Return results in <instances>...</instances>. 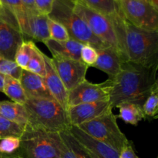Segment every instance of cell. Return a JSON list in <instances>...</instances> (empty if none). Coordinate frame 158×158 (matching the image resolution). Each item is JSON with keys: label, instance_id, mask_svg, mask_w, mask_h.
Listing matches in <instances>:
<instances>
[{"label": "cell", "instance_id": "cell-1", "mask_svg": "<svg viewBox=\"0 0 158 158\" xmlns=\"http://www.w3.org/2000/svg\"><path fill=\"white\" fill-rule=\"evenodd\" d=\"M123 62L147 68L158 66V31L140 29L131 24L120 13L111 17Z\"/></svg>", "mask_w": 158, "mask_h": 158}, {"label": "cell", "instance_id": "cell-2", "mask_svg": "<svg viewBox=\"0 0 158 158\" xmlns=\"http://www.w3.org/2000/svg\"><path fill=\"white\" fill-rule=\"evenodd\" d=\"M157 67L147 68L129 61L122 62L118 73L105 81L111 108L114 109L127 101L143 105L151 88L157 81Z\"/></svg>", "mask_w": 158, "mask_h": 158}, {"label": "cell", "instance_id": "cell-3", "mask_svg": "<svg viewBox=\"0 0 158 158\" xmlns=\"http://www.w3.org/2000/svg\"><path fill=\"white\" fill-rule=\"evenodd\" d=\"M23 106L32 127L55 133L70 128L67 111L53 99H28Z\"/></svg>", "mask_w": 158, "mask_h": 158}, {"label": "cell", "instance_id": "cell-4", "mask_svg": "<svg viewBox=\"0 0 158 158\" xmlns=\"http://www.w3.org/2000/svg\"><path fill=\"white\" fill-rule=\"evenodd\" d=\"M48 17L63 25L70 38L83 44L90 45L97 50L109 46L95 36L86 22L76 13L71 0H55Z\"/></svg>", "mask_w": 158, "mask_h": 158}, {"label": "cell", "instance_id": "cell-5", "mask_svg": "<svg viewBox=\"0 0 158 158\" xmlns=\"http://www.w3.org/2000/svg\"><path fill=\"white\" fill-rule=\"evenodd\" d=\"M19 139V148L15 154L20 158H60L61 137L59 133L26 124Z\"/></svg>", "mask_w": 158, "mask_h": 158}, {"label": "cell", "instance_id": "cell-6", "mask_svg": "<svg viewBox=\"0 0 158 158\" xmlns=\"http://www.w3.org/2000/svg\"><path fill=\"white\" fill-rule=\"evenodd\" d=\"M117 118L110 110L77 127L91 137L103 142L120 154L131 142L120 131Z\"/></svg>", "mask_w": 158, "mask_h": 158}, {"label": "cell", "instance_id": "cell-7", "mask_svg": "<svg viewBox=\"0 0 158 158\" xmlns=\"http://www.w3.org/2000/svg\"><path fill=\"white\" fill-rule=\"evenodd\" d=\"M120 13L137 27L158 31V10L147 0H117Z\"/></svg>", "mask_w": 158, "mask_h": 158}, {"label": "cell", "instance_id": "cell-8", "mask_svg": "<svg viewBox=\"0 0 158 158\" xmlns=\"http://www.w3.org/2000/svg\"><path fill=\"white\" fill-rule=\"evenodd\" d=\"M73 10L86 22L95 36L118 51L117 36L110 19L90 9L81 1L73 2Z\"/></svg>", "mask_w": 158, "mask_h": 158}, {"label": "cell", "instance_id": "cell-9", "mask_svg": "<svg viewBox=\"0 0 158 158\" xmlns=\"http://www.w3.org/2000/svg\"><path fill=\"white\" fill-rule=\"evenodd\" d=\"M23 36L14 15L2 6L0 10V56L14 61L17 50L24 42Z\"/></svg>", "mask_w": 158, "mask_h": 158}, {"label": "cell", "instance_id": "cell-10", "mask_svg": "<svg viewBox=\"0 0 158 158\" xmlns=\"http://www.w3.org/2000/svg\"><path fill=\"white\" fill-rule=\"evenodd\" d=\"M51 60L68 92L86 80V72L89 66L80 60L60 57H52Z\"/></svg>", "mask_w": 158, "mask_h": 158}, {"label": "cell", "instance_id": "cell-11", "mask_svg": "<svg viewBox=\"0 0 158 158\" xmlns=\"http://www.w3.org/2000/svg\"><path fill=\"white\" fill-rule=\"evenodd\" d=\"M109 93L106 82L93 83L84 80L68 92L67 108L80 103L108 100Z\"/></svg>", "mask_w": 158, "mask_h": 158}, {"label": "cell", "instance_id": "cell-12", "mask_svg": "<svg viewBox=\"0 0 158 158\" xmlns=\"http://www.w3.org/2000/svg\"><path fill=\"white\" fill-rule=\"evenodd\" d=\"M108 100L80 103L66 110L71 126H79L112 110Z\"/></svg>", "mask_w": 158, "mask_h": 158}, {"label": "cell", "instance_id": "cell-13", "mask_svg": "<svg viewBox=\"0 0 158 158\" xmlns=\"http://www.w3.org/2000/svg\"><path fill=\"white\" fill-rule=\"evenodd\" d=\"M69 130L93 158H119L117 151L103 142L91 137L77 126H71Z\"/></svg>", "mask_w": 158, "mask_h": 158}, {"label": "cell", "instance_id": "cell-14", "mask_svg": "<svg viewBox=\"0 0 158 158\" xmlns=\"http://www.w3.org/2000/svg\"><path fill=\"white\" fill-rule=\"evenodd\" d=\"M46 75L43 77L46 86L52 95V98L56 100L63 108L67 110L68 91L57 74L52 63L51 58L44 54Z\"/></svg>", "mask_w": 158, "mask_h": 158}, {"label": "cell", "instance_id": "cell-15", "mask_svg": "<svg viewBox=\"0 0 158 158\" xmlns=\"http://www.w3.org/2000/svg\"><path fill=\"white\" fill-rule=\"evenodd\" d=\"M19 81L27 99H53L43 77L23 69Z\"/></svg>", "mask_w": 158, "mask_h": 158}, {"label": "cell", "instance_id": "cell-16", "mask_svg": "<svg viewBox=\"0 0 158 158\" xmlns=\"http://www.w3.org/2000/svg\"><path fill=\"white\" fill-rule=\"evenodd\" d=\"M52 53V57L80 60V52L83 45L80 42L69 38L66 41H56L48 39L43 42Z\"/></svg>", "mask_w": 158, "mask_h": 158}, {"label": "cell", "instance_id": "cell-17", "mask_svg": "<svg viewBox=\"0 0 158 158\" xmlns=\"http://www.w3.org/2000/svg\"><path fill=\"white\" fill-rule=\"evenodd\" d=\"M98 57L91 67L103 71L111 79L115 77L121 68L122 60L118 51L112 46L98 49Z\"/></svg>", "mask_w": 158, "mask_h": 158}, {"label": "cell", "instance_id": "cell-18", "mask_svg": "<svg viewBox=\"0 0 158 158\" xmlns=\"http://www.w3.org/2000/svg\"><path fill=\"white\" fill-rule=\"evenodd\" d=\"M61 142L59 146L60 158H93L87 150L71 134L69 130L59 133Z\"/></svg>", "mask_w": 158, "mask_h": 158}, {"label": "cell", "instance_id": "cell-19", "mask_svg": "<svg viewBox=\"0 0 158 158\" xmlns=\"http://www.w3.org/2000/svg\"><path fill=\"white\" fill-rule=\"evenodd\" d=\"M48 19V15L38 11H27V36L43 43L49 39Z\"/></svg>", "mask_w": 158, "mask_h": 158}, {"label": "cell", "instance_id": "cell-20", "mask_svg": "<svg viewBox=\"0 0 158 158\" xmlns=\"http://www.w3.org/2000/svg\"><path fill=\"white\" fill-rule=\"evenodd\" d=\"M0 116L23 127L28 123L27 113L24 106L15 102L0 101Z\"/></svg>", "mask_w": 158, "mask_h": 158}, {"label": "cell", "instance_id": "cell-21", "mask_svg": "<svg viewBox=\"0 0 158 158\" xmlns=\"http://www.w3.org/2000/svg\"><path fill=\"white\" fill-rule=\"evenodd\" d=\"M117 108L119 109V115L117 117L121 119L123 122L133 126H137L138 123L144 119L142 105L132 101H127L120 103Z\"/></svg>", "mask_w": 158, "mask_h": 158}, {"label": "cell", "instance_id": "cell-22", "mask_svg": "<svg viewBox=\"0 0 158 158\" xmlns=\"http://www.w3.org/2000/svg\"><path fill=\"white\" fill-rule=\"evenodd\" d=\"M0 5L14 15L23 35L27 36V10L22 0H0Z\"/></svg>", "mask_w": 158, "mask_h": 158}, {"label": "cell", "instance_id": "cell-23", "mask_svg": "<svg viewBox=\"0 0 158 158\" xmlns=\"http://www.w3.org/2000/svg\"><path fill=\"white\" fill-rule=\"evenodd\" d=\"M12 102L24 105L28 100L20 81L11 77H5L3 92Z\"/></svg>", "mask_w": 158, "mask_h": 158}, {"label": "cell", "instance_id": "cell-24", "mask_svg": "<svg viewBox=\"0 0 158 158\" xmlns=\"http://www.w3.org/2000/svg\"><path fill=\"white\" fill-rule=\"evenodd\" d=\"M90 9L111 18L120 13L117 0H80Z\"/></svg>", "mask_w": 158, "mask_h": 158}, {"label": "cell", "instance_id": "cell-25", "mask_svg": "<svg viewBox=\"0 0 158 158\" xmlns=\"http://www.w3.org/2000/svg\"><path fill=\"white\" fill-rule=\"evenodd\" d=\"M144 119L152 120L157 117L158 114V80L151 88L144 103L142 105Z\"/></svg>", "mask_w": 158, "mask_h": 158}, {"label": "cell", "instance_id": "cell-26", "mask_svg": "<svg viewBox=\"0 0 158 158\" xmlns=\"http://www.w3.org/2000/svg\"><path fill=\"white\" fill-rule=\"evenodd\" d=\"M26 70L29 71L42 77H44L46 75L44 53L41 52L35 44L32 48V56H31Z\"/></svg>", "mask_w": 158, "mask_h": 158}, {"label": "cell", "instance_id": "cell-27", "mask_svg": "<svg viewBox=\"0 0 158 158\" xmlns=\"http://www.w3.org/2000/svg\"><path fill=\"white\" fill-rule=\"evenodd\" d=\"M24 128L25 127L17 124L0 116V139L7 137L20 138Z\"/></svg>", "mask_w": 158, "mask_h": 158}, {"label": "cell", "instance_id": "cell-28", "mask_svg": "<svg viewBox=\"0 0 158 158\" xmlns=\"http://www.w3.org/2000/svg\"><path fill=\"white\" fill-rule=\"evenodd\" d=\"M34 44L35 43L32 41H24L15 53L14 61L22 69L26 70L27 68L28 63L32 56Z\"/></svg>", "mask_w": 158, "mask_h": 158}, {"label": "cell", "instance_id": "cell-29", "mask_svg": "<svg viewBox=\"0 0 158 158\" xmlns=\"http://www.w3.org/2000/svg\"><path fill=\"white\" fill-rule=\"evenodd\" d=\"M23 69L15 63V61L7 60L0 56V74L8 76L16 80H20Z\"/></svg>", "mask_w": 158, "mask_h": 158}, {"label": "cell", "instance_id": "cell-30", "mask_svg": "<svg viewBox=\"0 0 158 158\" xmlns=\"http://www.w3.org/2000/svg\"><path fill=\"white\" fill-rule=\"evenodd\" d=\"M48 26H49V38L52 40L56 41H66L70 38L66 28L60 23L49 18Z\"/></svg>", "mask_w": 158, "mask_h": 158}, {"label": "cell", "instance_id": "cell-31", "mask_svg": "<svg viewBox=\"0 0 158 158\" xmlns=\"http://www.w3.org/2000/svg\"><path fill=\"white\" fill-rule=\"evenodd\" d=\"M20 139L19 137H7L0 139V153L2 154H13L19 148Z\"/></svg>", "mask_w": 158, "mask_h": 158}, {"label": "cell", "instance_id": "cell-32", "mask_svg": "<svg viewBox=\"0 0 158 158\" xmlns=\"http://www.w3.org/2000/svg\"><path fill=\"white\" fill-rule=\"evenodd\" d=\"M98 57L97 50L90 45L84 44L80 52V60L88 66H92Z\"/></svg>", "mask_w": 158, "mask_h": 158}, {"label": "cell", "instance_id": "cell-33", "mask_svg": "<svg viewBox=\"0 0 158 158\" xmlns=\"http://www.w3.org/2000/svg\"><path fill=\"white\" fill-rule=\"evenodd\" d=\"M55 0H34L35 9L39 12L48 15L50 13Z\"/></svg>", "mask_w": 158, "mask_h": 158}, {"label": "cell", "instance_id": "cell-34", "mask_svg": "<svg viewBox=\"0 0 158 158\" xmlns=\"http://www.w3.org/2000/svg\"><path fill=\"white\" fill-rule=\"evenodd\" d=\"M119 158H140L134 151V148L130 143L127 146L125 147L121 152L119 154Z\"/></svg>", "mask_w": 158, "mask_h": 158}, {"label": "cell", "instance_id": "cell-35", "mask_svg": "<svg viewBox=\"0 0 158 158\" xmlns=\"http://www.w3.org/2000/svg\"><path fill=\"white\" fill-rule=\"evenodd\" d=\"M23 5H24L25 8L26 10L29 12H35L36 9H35V4H34V0H22Z\"/></svg>", "mask_w": 158, "mask_h": 158}, {"label": "cell", "instance_id": "cell-36", "mask_svg": "<svg viewBox=\"0 0 158 158\" xmlns=\"http://www.w3.org/2000/svg\"><path fill=\"white\" fill-rule=\"evenodd\" d=\"M5 77L6 76H3L2 74H0V92H3V88H4V84H5Z\"/></svg>", "mask_w": 158, "mask_h": 158}, {"label": "cell", "instance_id": "cell-37", "mask_svg": "<svg viewBox=\"0 0 158 158\" xmlns=\"http://www.w3.org/2000/svg\"><path fill=\"white\" fill-rule=\"evenodd\" d=\"M153 7L155 8L156 9L158 10V0H147Z\"/></svg>", "mask_w": 158, "mask_h": 158}, {"label": "cell", "instance_id": "cell-38", "mask_svg": "<svg viewBox=\"0 0 158 158\" xmlns=\"http://www.w3.org/2000/svg\"><path fill=\"white\" fill-rule=\"evenodd\" d=\"M0 158H20L19 156H17L15 154H9V155H7V154H3V155L0 156Z\"/></svg>", "mask_w": 158, "mask_h": 158}, {"label": "cell", "instance_id": "cell-39", "mask_svg": "<svg viewBox=\"0 0 158 158\" xmlns=\"http://www.w3.org/2000/svg\"><path fill=\"white\" fill-rule=\"evenodd\" d=\"M71 1L73 2H78V1H80V0H71Z\"/></svg>", "mask_w": 158, "mask_h": 158}, {"label": "cell", "instance_id": "cell-40", "mask_svg": "<svg viewBox=\"0 0 158 158\" xmlns=\"http://www.w3.org/2000/svg\"><path fill=\"white\" fill-rule=\"evenodd\" d=\"M1 8H2V6H1V5H0V10H1Z\"/></svg>", "mask_w": 158, "mask_h": 158}, {"label": "cell", "instance_id": "cell-41", "mask_svg": "<svg viewBox=\"0 0 158 158\" xmlns=\"http://www.w3.org/2000/svg\"><path fill=\"white\" fill-rule=\"evenodd\" d=\"M2 155H3L2 154H1V153H0V156H2Z\"/></svg>", "mask_w": 158, "mask_h": 158}]
</instances>
